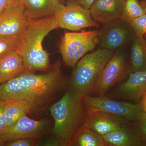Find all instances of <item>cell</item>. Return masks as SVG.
Here are the masks:
<instances>
[{
    "label": "cell",
    "mask_w": 146,
    "mask_h": 146,
    "mask_svg": "<svg viewBox=\"0 0 146 146\" xmlns=\"http://www.w3.org/2000/svg\"><path fill=\"white\" fill-rule=\"evenodd\" d=\"M58 60L48 71L36 74L25 72L0 84V100H23L31 105L32 111H42L68 88L69 80L62 72Z\"/></svg>",
    "instance_id": "6da1fadb"
},
{
    "label": "cell",
    "mask_w": 146,
    "mask_h": 146,
    "mask_svg": "<svg viewBox=\"0 0 146 146\" xmlns=\"http://www.w3.org/2000/svg\"><path fill=\"white\" fill-rule=\"evenodd\" d=\"M49 110L54 125L52 138L45 145L70 146L74 136L85 124L88 115L83 98L68 89Z\"/></svg>",
    "instance_id": "7a4b0ae2"
},
{
    "label": "cell",
    "mask_w": 146,
    "mask_h": 146,
    "mask_svg": "<svg viewBox=\"0 0 146 146\" xmlns=\"http://www.w3.org/2000/svg\"><path fill=\"white\" fill-rule=\"evenodd\" d=\"M58 28L54 16L31 20L19 36L16 51L22 58L26 72H47L51 68L49 55L43 48L47 35Z\"/></svg>",
    "instance_id": "3957f363"
},
{
    "label": "cell",
    "mask_w": 146,
    "mask_h": 146,
    "mask_svg": "<svg viewBox=\"0 0 146 146\" xmlns=\"http://www.w3.org/2000/svg\"><path fill=\"white\" fill-rule=\"evenodd\" d=\"M114 51L102 48L85 54L75 65L68 89L84 98L92 96L95 86Z\"/></svg>",
    "instance_id": "277c9868"
},
{
    "label": "cell",
    "mask_w": 146,
    "mask_h": 146,
    "mask_svg": "<svg viewBox=\"0 0 146 146\" xmlns=\"http://www.w3.org/2000/svg\"><path fill=\"white\" fill-rule=\"evenodd\" d=\"M100 30L80 32H65L60 40L59 49L67 66L74 67L87 52L100 42Z\"/></svg>",
    "instance_id": "5b68a950"
},
{
    "label": "cell",
    "mask_w": 146,
    "mask_h": 146,
    "mask_svg": "<svg viewBox=\"0 0 146 146\" xmlns=\"http://www.w3.org/2000/svg\"><path fill=\"white\" fill-rule=\"evenodd\" d=\"M83 99L89 111L106 112L128 123L135 122L145 112L140 103L117 101L106 95L86 96Z\"/></svg>",
    "instance_id": "8992f818"
},
{
    "label": "cell",
    "mask_w": 146,
    "mask_h": 146,
    "mask_svg": "<svg viewBox=\"0 0 146 146\" xmlns=\"http://www.w3.org/2000/svg\"><path fill=\"white\" fill-rule=\"evenodd\" d=\"M54 17L57 28L77 31L88 27L98 28V22L91 16L90 10L71 0L66 5L59 3Z\"/></svg>",
    "instance_id": "52a82bcc"
},
{
    "label": "cell",
    "mask_w": 146,
    "mask_h": 146,
    "mask_svg": "<svg viewBox=\"0 0 146 146\" xmlns=\"http://www.w3.org/2000/svg\"><path fill=\"white\" fill-rule=\"evenodd\" d=\"M129 72L125 53L119 48L106 65L92 95H105L110 89L122 81Z\"/></svg>",
    "instance_id": "ba28073f"
},
{
    "label": "cell",
    "mask_w": 146,
    "mask_h": 146,
    "mask_svg": "<svg viewBox=\"0 0 146 146\" xmlns=\"http://www.w3.org/2000/svg\"><path fill=\"white\" fill-rule=\"evenodd\" d=\"M146 94V70L129 72L127 78L110 89L106 96L140 103Z\"/></svg>",
    "instance_id": "9c48e42d"
},
{
    "label": "cell",
    "mask_w": 146,
    "mask_h": 146,
    "mask_svg": "<svg viewBox=\"0 0 146 146\" xmlns=\"http://www.w3.org/2000/svg\"><path fill=\"white\" fill-rule=\"evenodd\" d=\"M104 24L100 30V42L102 48L114 51L136 36L130 24L120 18Z\"/></svg>",
    "instance_id": "30bf717a"
},
{
    "label": "cell",
    "mask_w": 146,
    "mask_h": 146,
    "mask_svg": "<svg viewBox=\"0 0 146 146\" xmlns=\"http://www.w3.org/2000/svg\"><path fill=\"white\" fill-rule=\"evenodd\" d=\"M49 126L48 120H35L25 115L5 129L0 136V141L4 146L6 142L20 138L38 139L48 130Z\"/></svg>",
    "instance_id": "8fae6325"
},
{
    "label": "cell",
    "mask_w": 146,
    "mask_h": 146,
    "mask_svg": "<svg viewBox=\"0 0 146 146\" xmlns=\"http://www.w3.org/2000/svg\"><path fill=\"white\" fill-rule=\"evenodd\" d=\"M31 20L18 0H13L0 16V35L19 37Z\"/></svg>",
    "instance_id": "7c38bea8"
},
{
    "label": "cell",
    "mask_w": 146,
    "mask_h": 146,
    "mask_svg": "<svg viewBox=\"0 0 146 146\" xmlns=\"http://www.w3.org/2000/svg\"><path fill=\"white\" fill-rule=\"evenodd\" d=\"M127 122L125 120L101 111H89L85 124L102 136L118 129Z\"/></svg>",
    "instance_id": "4fadbf2b"
},
{
    "label": "cell",
    "mask_w": 146,
    "mask_h": 146,
    "mask_svg": "<svg viewBox=\"0 0 146 146\" xmlns=\"http://www.w3.org/2000/svg\"><path fill=\"white\" fill-rule=\"evenodd\" d=\"M125 2V0H96L89 10L94 20L105 24L120 18Z\"/></svg>",
    "instance_id": "5bb4252c"
},
{
    "label": "cell",
    "mask_w": 146,
    "mask_h": 146,
    "mask_svg": "<svg viewBox=\"0 0 146 146\" xmlns=\"http://www.w3.org/2000/svg\"><path fill=\"white\" fill-rule=\"evenodd\" d=\"M102 137L107 146H146L133 123L125 124Z\"/></svg>",
    "instance_id": "9a60e30c"
},
{
    "label": "cell",
    "mask_w": 146,
    "mask_h": 146,
    "mask_svg": "<svg viewBox=\"0 0 146 146\" xmlns=\"http://www.w3.org/2000/svg\"><path fill=\"white\" fill-rule=\"evenodd\" d=\"M30 20L54 15L60 2L59 0H18Z\"/></svg>",
    "instance_id": "2e32d148"
},
{
    "label": "cell",
    "mask_w": 146,
    "mask_h": 146,
    "mask_svg": "<svg viewBox=\"0 0 146 146\" xmlns=\"http://www.w3.org/2000/svg\"><path fill=\"white\" fill-rule=\"evenodd\" d=\"M25 72L22 58L17 51L0 58V84L5 83Z\"/></svg>",
    "instance_id": "e0dca14e"
},
{
    "label": "cell",
    "mask_w": 146,
    "mask_h": 146,
    "mask_svg": "<svg viewBox=\"0 0 146 146\" xmlns=\"http://www.w3.org/2000/svg\"><path fill=\"white\" fill-rule=\"evenodd\" d=\"M130 72L146 70V40L143 36L136 35L131 50Z\"/></svg>",
    "instance_id": "ac0fdd59"
},
{
    "label": "cell",
    "mask_w": 146,
    "mask_h": 146,
    "mask_svg": "<svg viewBox=\"0 0 146 146\" xmlns=\"http://www.w3.org/2000/svg\"><path fill=\"white\" fill-rule=\"evenodd\" d=\"M5 101V110L6 119L5 129L13 125L23 116L27 115L32 111L31 105L24 101Z\"/></svg>",
    "instance_id": "d6986e66"
},
{
    "label": "cell",
    "mask_w": 146,
    "mask_h": 146,
    "mask_svg": "<svg viewBox=\"0 0 146 146\" xmlns=\"http://www.w3.org/2000/svg\"><path fill=\"white\" fill-rule=\"evenodd\" d=\"M70 146H107L102 136L84 125L71 141Z\"/></svg>",
    "instance_id": "ffe728a7"
},
{
    "label": "cell",
    "mask_w": 146,
    "mask_h": 146,
    "mask_svg": "<svg viewBox=\"0 0 146 146\" xmlns=\"http://www.w3.org/2000/svg\"><path fill=\"white\" fill-rule=\"evenodd\" d=\"M146 14V0H125L120 18L130 24L133 20Z\"/></svg>",
    "instance_id": "44dd1931"
},
{
    "label": "cell",
    "mask_w": 146,
    "mask_h": 146,
    "mask_svg": "<svg viewBox=\"0 0 146 146\" xmlns=\"http://www.w3.org/2000/svg\"><path fill=\"white\" fill-rule=\"evenodd\" d=\"M19 44V37L0 35V58L16 50Z\"/></svg>",
    "instance_id": "7402d4cb"
},
{
    "label": "cell",
    "mask_w": 146,
    "mask_h": 146,
    "mask_svg": "<svg viewBox=\"0 0 146 146\" xmlns=\"http://www.w3.org/2000/svg\"><path fill=\"white\" fill-rule=\"evenodd\" d=\"M130 25L136 35L144 36L146 34V14L133 20Z\"/></svg>",
    "instance_id": "603a6c76"
},
{
    "label": "cell",
    "mask_w": 146,
    "mask_h": 146,
    "mask_svg": "<svg viewBox=\"0 0 146 146\" xmlns=\"http://www.w3.org/2000/svg\"><path fill=\"white\" fill-rule=\"evenodd\" d=\"M133 124L146 145V112H145L138 121Z\"/></svg>",
    "instance_id": "cb8c5ba5"
},
{
    "label": "cell",
    "mask_w": 146,
    "mask_h": 146,
    "mask_svg": "<svg viewBox=\"0 0 146 146\" xmlns=\"http://www.w3.org/2000/svg\"><path fill=\"white\" fill-rule=\"evenodd\" d=\"M38 139L35 138H20L6 142L7 146H33L35 145Z\"/></svg>",
    "instance_id": "d4e9b609"
},
{
    "label": "cell",
    "mask_w": 146,
    "mask_h": 146,
    "mask_svg": "<svg viewBox=\"0 0 146 146\" xmlns=\"http://www.w3.org/2000/svg\"><path fill=\"white\" fill-rule=\"evenodd\" d=\"M5 101L0 100V136L6 129V119L5 113Z\"/></svg>",
    "instance_id": "484cf974"
},
{
    "label": "cell",
    "mask_w": 146,
    "mask_h": 146,
    "mask_svg": "<svg viewBox=\"0 0 146 146\" xmlns=\"http://www.w3.org/2000/svg\"><path fill=\"white\" fill-rule=\"evenodd\" d=\"M13 0H0V16L8 8Z\"/></svg>",
    "instance_id": "4316f807"
},
{
    "label": "cell",
    "mask_w": 146,
    "mask_h": 146,
    "mask_svg": "<svg viewBox=\"0 0 146 146\" xmlns=\"http://www.w3.org/2000/svg\"><path fill=\"white\" fill-rule=\"evenodd\" d=\"M96 0H76L77 2L86 9H90L91 6Z\"/></svg>",
    "instance_id": "83f0119b"
},
{
    "label": "cell",
    "mask_w": 146,
    "mask_h": 146,
    "mask_svg": "<svg viewBox=\"0 0 146 146\" xmlns=\"http://www.w3.org/2000/svg\"><path fill=\"white\" fill-rule=\"evenodd\" d=\"M140 104H141L142 107L146 106V94H145L144 96L143 97L141 102H140Z\"/></svg>",
    "instance_id": "f1b7e54d"
},
{
    "label": "cell",
    "mask_w": 146,
    "mask_h": 146,
    "mask_svg": "<svg viewBox=\"0 0 146 146\" xmlns=\"http://www.w3.org/2000/svg\"><path fill=\"white\" fill-rule=\"evenodd\" d=\"M3 146V145L2 143L1 142V141H0V146Z\"/></svg>",
    "instance_id": "f546056e"
},
{
    "label": "cell",
    "mask_w": 146,
    "mask_h": 146,
    "mask_svg": "<svg viewBox=\"0 0 146 146\" xmlns=\"http://www.w3.org/2000/svg\"><path fill=\"white\" fill-rule=\"evenodd\" d=\"M144 37H145V39H146V34H145V35H144Z\"/></svg>",
    "instance_id": "4dcf8cb0"
}]
</instances>
